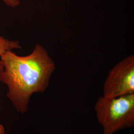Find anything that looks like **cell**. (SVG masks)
<instances>
[{
    "mask_svg": "<svg viewBox=\"0 0 134 134\" xmlns=\"http://www.w3.org/2000/svg\"><path fill=\"white\" fill-rule=\"evenodd\" d=\"M94 110L103 134H114L134 126V93L116 97L102 96Z\"/></svg>",
    "mask_w": 134,
    "mask_h": 134,
    "instance_id": "7a4b0ae2",
    "label": "cell"
},
{
    "mask_svg": "<svg viewBox=\"0 0 134 134\" xmlns=\"http://www.w3.org/2000/svg\"><path fill=\"white\" fill-rule=\"evenodd\" d=\"M134 93V55L124 58L108 72L103 88V96L116 97Z\"/></svg>",
    "mask_w": 134,
    "mask_h": 134,
    "instance_id": "3957f363",
    "label": "cell"
},
{
    "mask_svg": "<svg viewBox=\"0 0 134 134\" xmlns=\"http://www.w3.org/2000/svg\"><path fill=\"white\" fill-rule=\"evenodd\" d=\"M5 127L3 125L0 124V134H5Z\"/></svg>",
    "mask_w": 134,
    "mask_h": 134,
    "instance_id": "8992f818",
    "label": "cell"
},
{
    "mask_svg": "<svg viewBox=\"0 0 134 134\" xmlns=\"http://www.w3.org/2000/svg\"><path fill=\"white\" fill-rule=\"evenodd\" d=\"M5 4L12 8L18 7L20 4V0H2Z\"/></svg>",
    "mask_w": 134,
    "mask_h": 134,
    "instance_id": "5b68a950",
    "label": "cell"
},
{
    "mask_svg": "<svg viewBox=\"0 0 134 134\" xmlns=\"http://www.w3.org/2000/svg\"><path fill=\"white\" fill-rule=\"evenodd\" d=\"M55 69L48 52L39 44L27 56L13 51L0 55V81L8 87L7 96L15 110L21 114L27 112L31 96L46 91Z\"/></svg>",
    "mask_w": 134,
    "mask_h": 134,
    "instance_id": "6da1fadb",
    "label": "cell"
},
{
    "mask_svg": "<svg viewBox=\"0 0 134 134\" xmlns=\"http://www.w3.org/2000/svg\"><path fill=\"white\" fill-rule=\"evenodd\" d=\"M21 48L19 41L10 40L0 35V55L7 51H13Z\"/></svg>",
    "mask_w": 134,
    "mask_h": 134,
    "instance_id": "277c9868",
    "label": "cell"
}]
</instances>
